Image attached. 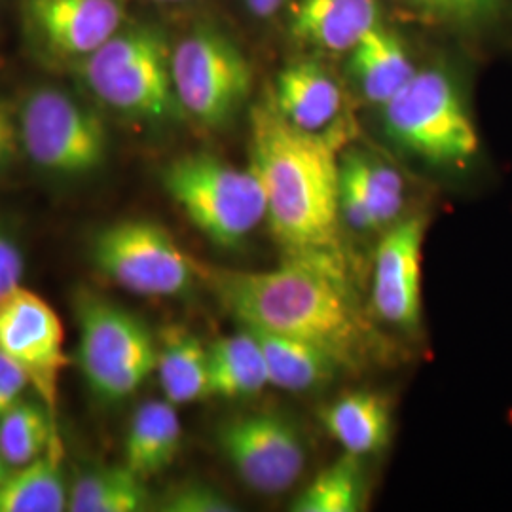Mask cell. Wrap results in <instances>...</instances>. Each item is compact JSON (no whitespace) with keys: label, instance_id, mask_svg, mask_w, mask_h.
Here are the masks:
<instances>
[{"label":"cell","instance_id":"cell-1","mask_svg":"<svg viewBox=\"0 0 512 512\" xmlns=\"http://www.w3.org/2000/svg\"><path fill=\"white\" fill-rule=\"evenodd\" d=\"M336 139L296 128L274 103L251 110V169L266 198V222L289 258L342 262Z\"/></svg>","mask_w":512,"mask_h":512},{"label":"cell","instance_id":"cell-2","mask_svg":"<svg viewBox=\"0 0 512 512\" xmlns=\"http://www.w3.org/2000/svg\"><path fill=\"white\" fill-rule=\"evenodd\" d=\"M213 291L239 323L306 340L355 368L370 346L366 321L349 293L344 262L287 258L275 270L203 268Z\"/></svg>","mask_w":512,"mask_h":512},{"label":"cell","instance_id":"cell-3","mask_svg":"<svg viewBox=\"0 0 512 512\" xmlns=\"http://www.w3.org/2000/svg\"><path fill=\"white\" fill-rule=\"evenodd\" d=\"M80 71L93 95L120 114L165 120L179 107L171 78V52L154 27H122L80 61Z\"/></svg>","mask_w":512,"mask_h":512},{"label":"cell","instance_id":"cell-4","mask_svg":"<svg viewBox=\"0 0 512 512\" xmlns=\"http://www.w3.org/2000/svg\"><path fill=\"white\" fill-rule=\"evenodd\" d=\"M165 192L215 245L230 249L266 220V198L255 171L209 154L183 156L164 169Z\"/></svg>","mask_w":512,"mask_h":512},{"label":"cell","instance_id":"cell-5","mask_svg":"<svg viewBox=\"0 0 512 512\" xmlns=\"http://www.w3.org/2000/svg\"><path fill=\"white\" fill-rule=\"evenodd\" d=\"M76 363L93 395L118 403L156 372L158 344L143 319L95 294L76 302Z\"/></svg>","mask_w":512,"mask_h":512},{"label":"cell","instance_id":"cell-6","mask_svg":"<svg viewBox=\"0 0 512 512\" xmlns=\"http://www.w3.org/2000/svg\"><path fill=\"white\" fill-rule=\"evenodd\" d=\"M389 137L423 160L463 165L478 152V133L456 84L440 71H421L384 107Z\"/></svg>","mask_w":512,"mask_h":512},{"label":"cell","instance_id":"cell-7","mask_svg":"<svg viewBox=\"0 0 512 512\" xmlns=\"http://www.w3.org/2000/svg\"><path fill=\"white\" fill-rule=\"evenodd\" d=\"M21 150L57 177L95 173L109 154V131L101 116L57 88H40L18 109Z\"/></svg>","mask_w":512,"mask_h":512},{"label":"cell","instance_id":"cell-8","mask_svg":"<svg viewBox=\"0 0 512 512\" xmlns=\"http://www.w3.org/2000/svg\"><path fill=\"white\" fill-rule=\"evenodd\" d=\"M92 260L114 285L152 298L183 296L198 272L173 236L150 220H120L99 230Z\"/></svg>","mask_w":512,"mask_h":512},{"label":"cell","instance_id":"cell-9","mask_svg":"<svg viewBox=\"0 0 512 512\" xmlns=\"http://www.w3.org/2000/svg\"><path fill=\"white\" fill-rule=\"evenodd\" d=\"M171 78L179 107L207 128L232 120L253 84L245 55L215 29H196L175 46Z\"/></svg>","mask_w":512,"mask_h":512},{"label":"cell","instance_id":"cell-10","mask_svg":"<svg viewBox=\"0 0 512 512\" xmlns=\"http://www.w3.org/2000/svg\"><path fill=\"white\" fill-rule=\"evenodd\" d=\"M0 351L57 418L61 376L71 363L65 329L54 308L23 285L0 298Z\"/></svg>","mask_w":512,"mask_h":512},{"label":"cell","instance_id":"cell-11","mask_svg":"<svg viewBox=\"0 0 512 512\" xmlns=\"http://www.w3.org/2000/svg\"><path fill=\"white\" fill-rule=\"evenodd\" d=\"M217 442L239 478L258 494L287 492L306 467V448L298 429L277 414H249L224 421Z\"/></svg>","mask_w":512,"mask_h":512},{"label":"cell","instance_id":"cell-12","mask_svg":"<svg viewBox=\"0 0 512 512\" xmlns=\"http://www.w3.org/2000/svg\"><path fill=\"white\" fill-rule=\"evenodd\" d=\"M23 19L46 54L82 61L124 27L126 0H23Z\"/></svg>","mask_w":512,"mask_h":512},{"label":"cell","instance_id":"cell-13","mask_svg":"<svg viewBox=\"0 0 512 512\" xmlns=\"http://www.w3.org/2000/svg\"><path fill=\"white\" fill-rule=\"evenodd\" d=\"M427 222L401 220L385 232L376 249L372 274V306L380 319L412 332L421 325V258Z\"/></svg>","mask_w":512,"mask_h":512},{"label":"cell","instance_id":"cell-14","mask_svg":"<svg viewBox=\"0 0 512 512\" xmlns=\"http://www.w3.org/2000/svg\"><path fill=\"white\" fill-rule=\"evenodd\" d=\"M404 184L389 165L351 152L340 164V213L359 232L389 226L401 215Z\"/></svg>","mask_w":512,"mask_h":512},{"label":"cell","instance_id":"cell-15","mask_svg":"<svg viewBox=\"0 0 512 512\" xmlns=\"http://www.w3.org/2000/svg\"><path fill=\"white\" fill-rule=\"evenodd\" d=\"M274 107L296 128L323 133L342 109V92L325 69L302 61L277 76Z\"/></svg>","mask_w":512,"mask_h":512},{"label":"cell","instance_id":"cell-16","mask_svg":"<svg viewBox=\"0 0 512 512\" xmlns=\"http://www.w3.org/2000/svg\"><path fill=\"white\" fill-rule=\"evenodd\" d=\"M378 25L376 0H300L296 37L329 52H349Z\"/></svg>","mask_w":512,"mask_h":512},{"label":"cell","instance_id":"cell-17","mask_svg":"<svg viewBox=\"0 0 512 512\" xmlns=\"http://www.w3.org/2000/svg\"><path fill=\"white\" fill-rule=\"evenodd\" d=\"M321 421L346 454L365 458L384 450L391 439V406L384 395L351 391L321 412Z\"/></svg>","mask_w":512,"mask_h":512},{"label":"cell","instance_id":"cell-18","mask_svg":"<svg viewBox=\"0 0 512 512\" xmlns=\"http://www.w3.org/2000/svg\"><path fill=\"white\" fill-rule=\"evenodd\" d=\"M249 330L255 334L264 353L270 385L279 389L293 393L321 389L344 368L330 351L317 344L274 332Z\"/></svg>","mask_w":512,"mask_h":512},{"label":"cell","instance_id":"cell-19","mask_svg":"<svg viewBox=\"0 0 512 512\" xmlns=\"http://www.w3.org/2000/svg\"><path fill=\"white\" fill-rule=\"evenodd\" d=\"M181 439L177 406L167 399L145 403L129 421L124 465L141 478L158 475L177 458Z\"/></svg>","mask_w":512,"mask_h":512},{"label":"cell","instance_id":"cell-20","mask_svg":"<svg viewBox=\"0 0 512 512\" xmlns=\"http://www.w3.org/2000/svg\"><path fill=\"white\" fill-rule=\"evenodd\" d=\"M156 374L165 399L175 406L211 397L209 346L186 329L165 330L158 344Z\"/></svg>","mask_w":512,"mask_h":512},{"label":"cell","instance_id":"cell-21","mask_svg":"<svg viewBox=\"0 0 512 512\" xmlns=\"http://www.w3.org/2000/svg\"><path fill=\"white\" fill-rule=\"evenodd\" d=\"M351 71L366 99L380 107L416 74L399 38L380 23L351 50Z\"/></svg>","mask_w":512,"mask_h":512},{"label":"cell","instance_id":"cell-22","mask_svg":"<svg viewBox=\"0 0 512 512\" xmlns=\"http://www.w3.org/2000/svg\"><path fill=\"white\" fill-rule=\"evenodd\" d=\"M209 374L211 397H253L270 385L262 348L255 334L245 327L209 346Z\"/></svg>","mask_w":512,"mask_h":512},{"label":"cell","instance_id":"cell-23","mask_svg":"<svg viewBox=\"0 0 512 512\" xmlns=\"http://www.w3.org/2000/svg\"><path fill=\"white\" fill-rule=\"evenodd\" d=\"M69 488L61 471V444L14 467L0 484V512H63Z\"/></svg>","mask_w":512,"mask_h":512},{"label":"cell","instance_id":"cell-24","mask_svg":"<svg viewBox=\"0 0 512 512\" xmlns=\"http://www.w3.org/2000/svg\"><path fill=\"white\" fill-rule=\"evenodd\" d=\"M148 505L145 478L126 465L80 476L69 490L71 512H139Z\"/></svg>","mask_w":512,"mask_h":512},{"label":"cell","instance_id":"cell-25","mask_svg":"<svg viewBox=\"0 0 512 512\" xmlns=\"http://www.w3.org/2000/svg\"><path fill=\"white\" fill-rule=\"evenodd\" d=\"M59 442L57 418L42 401L21 399L0 416V456L14 469L40 458Z\"/></svg>","mask_w":512,"mask_h":512},{"label":"cell","instance_id":"cell-26","mask_svg":"<svg viewBox=\"0 0 512 512\" xmlns=\"http://www.w3.org/2000/svg\"><path fill=\"white\" fill-rule=\"evenodd\" d=\"M357 456L346 454L311 480L294 512H357L365 503V476Z\"/></svg>","mask_w":512,"mask_h":512},{"label":"cell","instance_id":"cell-27","mask_svg":"<svg viewBox=\"0 0 512 512\" xmlns=\"http://www.w3.org/2000/svg\"><path fill=\"white\" fill-rule=\"evenodd\" d=\"M167 512H230L236 511L232 503L215 488L192 482L177 488L164 501Z\"/></svg>","mask_w":512,"mask_h":512},{"label":"cell","instance_id":"cell-28","mask_svg":"<svg viewBox=\"0 0 512 512\" xmlns=\"http://www.w3.org/2000/svg\"><path fill=\"white\" fill-rule=\"evenodd\" d=\"M25 258L18 243L0 230V298L21 287Z\"/></svg>","mask_w":512,"mask_h":512},{"label":"cell","instance_id":"cell-29","mask_svg":"<svg viewBox=\"0 0 512 512\" xmlns=\"http://www.w3.org/2000/svg\"><path fill=\"white\" fill-rule=\"evenodd\" d=\"M21 150L18 109L0 99V171L14 162Z\"/></svg>","mask_w":512,"mask_h":512},{"label":"cell","instance_id":"cell-30","mask_svg":"<svg viewBox=\"0 0 512 512\" xmlns=\"http://www.w3.org/2000/svg\"><path fill=\"white\" fill-rule=\"evenodd\" d=\"M27 387L25 374L0 351V416L23 399Z\"/></svg>","mask_w":512,"mask_h":512},{"label":"cell","instance_id":"cell-31","mask_svg":"<svg viewBox=\"0 0 512 512\" xmlns=\"http://www.w3.org/2000/svg\"><path fill=\"white\" fill-rule=\"evenodd\" d=\"M429 6H437L442 10L458 12V14H476L488 10L495 0H418Z\"/></svg>","mask_w":512,"mask_h":512},{"label":"cell","instance_id":"cell-32","mask_svg":"<svg viewBox=\"0 0 512 512\" xmlns=\"http://www.w3.org/2000/svg\"><path fill=\"white\" fill-rule=\"evenodd\" d=\"M245 2L256 18H270L283 6L285 0H245Z\"/></svg>","mask_w":512,"mask_h":512},{"label":"cell","instance_id":"cell-33","mask_svg":"<svg viewBox=\"0 0 512 512\" xmlns=\"http://www.w3.org/2000/svg\"><path fill=\"white\" fill-rule=\"evenodd\" d=\"M10 471H12V467H10L8 463H6V459L0 456V484L4 482V478L8 476V473H10Z\"/></svg>","mask_w":512,"mask_h":512},{"label":"cell","instance_id":"cell-34","mask_svg":"<svg viewBox=\"0 0 512 512\" xmlns=\"http://www.w3.org/2000/svg\"><path fill=\"white\" fill-rule=\"evenodd\" d=\"M156 2H181V0H156Z\"/></svg>","mask_w":512,"mask_h":512}]
</instances>
